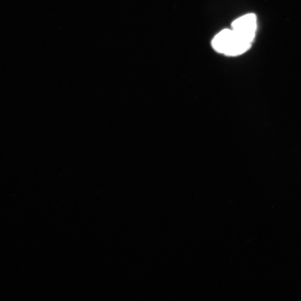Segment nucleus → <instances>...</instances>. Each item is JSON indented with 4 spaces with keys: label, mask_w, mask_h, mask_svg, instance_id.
<instances>
[{
    "label": "nucleus",
    "mask_w": 301,
    "mask_h": 301,
    "mask_svg": "<svg viewBox=\"0 0 301 301\" xmlns=\"http://www.w3.org/2000/svg\"><path fill=\"white\" fill-rule=\"evenodd\" d=\"M252 43L247 41L233 29H224L212 40L213 48L219 53L234 56L245 53Z\"/></svg>",
    "instance_id": "obj_1"
},
{
    "label": "nucleus",
    "mask_w": 301,
    "mask_h": 301,
    "mask_svg": "<svg viewBox=\"0 0 301 301\" xmlns=\"http://www.w3.org/2000/svg\"><path fill=\"white\" fill-rule=\"evenodd\" d=\"M231 28L240 37L252 43L257 30L256 16L248 14L241 16L233 22Z\"/></svg>",
    "instance_id": "obj_2"
}]
</instances>
